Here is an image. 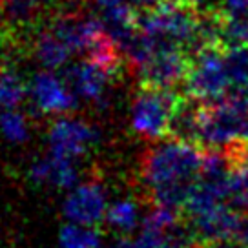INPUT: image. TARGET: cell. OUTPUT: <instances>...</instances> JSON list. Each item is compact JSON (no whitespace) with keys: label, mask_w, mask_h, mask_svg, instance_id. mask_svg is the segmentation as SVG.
<instances>
[{"label":"cell","mask_w":248,"mask_h":248,"mask_svg":"<svg viewBox=\"0 0 248 248\" xmlns=\"http://www.w3.org/2000/svg\"><path fill=\"white\" fill-rule=\"evenodd\" d=\"M123 2L137 15H144V13H150L154 9L161 8L166 0H123Z\"/></svg>","instance_id":"ffe728a7"},{"label":"cell","mask_w":248,"mask_h":248,"mask_svg":"<svg viewBox=\"0 0 248 248\" xmlns=\"http://www.w3.org/2000/svg\"><path fill=\"white\" fill-rule=\"evenodd\" d=\"M71 49L62 42L49 28L39 31L33 39V57L46 70H59L66 66L71 57Z\"/></svg>","instance_id":"4fadbf2b"},{"label":"cell","mask_w":248,"mask_h":248,"mask_svg":"<svg viewBox=\"0 0 248 248\" xmlns=\"http://www.w3.org/2000/svg\"><path fill=\"white\" fill-rule=\"evenodd\" d=\"M30 97L33 104L47 115H66L77 108V95L66 78L53 70L39 71L30 82Z\"/></svg>","instance_id":"ba28073f"},{"label":"cell","mask_w":248,"mask_h":248,"mask_svg":"<svg viewBox=\"0 0 248 248\" xmlns=\"http://www.w3.org/2000/svg\"><path fill=\"white\" fill-rule=\"evenodd\" d=\"M0 133L9 142H24L30 139V126L26 117L16 108L0 111Z\"/></svg>","instance_id":"e0dca14e"},{"label":"cell","mask_w":248,"mask_h":248,"mask_svg":"<svg viewBox=\"0 0 248 248\" xmlns=\"http://www.w3.org/2000/svg\"><path fill=\"white\" fill-rule=\"evenodd\" d=\"M245 217H247L245 212L221 204L204 214L188 217L186 221L192 226L197 243L206 245V243H217V241L239 239Z\"/></svg>","instance_id":"9c48e42d"},{"label":"cell","mask_w":248,"mask_h":248,"mask_svg":"<svg viewBox=\"0 0 248 248\" xmlns=\"http://www.w3.org/2000/svg\"><path fill=\"white\" fill-rule=\"evenodd\" d=\"M26 92H30V88L18 71L11 64L4 66L0 70V111L16 108L24 101Z\"/></svg>","instance_id":"9a60e30c"},{"label":"cell","mask_w":248,"mask_h":248,"mask_svg":"<svg viewBox=\"0 0 248 248\" xmlns=\"http://www.w3.org/2000/svg\"><path fill=\"white\" fill-rule=\"evenodd\" d=\"M217 9L225 18H248V0H219Z\"/></svg>","instance_id":"ac0fdd59"},{"label":"cell","mask_w":248,"mask_h":248,"mask_svg":"<svg viewBox=\"0 0 248 248\" xmlns=\"http://www.w3.org/2000/svg\"><path fill=\"white\" fill-rule=\"evenodd\" d=\"M248 111L228 99L217 102H202L201 137L199 146L210 150H225L247 139Z\"/></svg>","instance_id":"277c9868"},{"label":"cell","mask_w":248,"mask_h":248,"mask_svg":"<svg viewBox=\"0 0 248 248\" xmlns=\"http://www.w3.org/2000/svg\"><path fill=\"white\" fill-rule=\"evenodd\" d=\"M61 248H102V237L97 226L66 223L59 232Z\"/></svg>","instance_id":"2e32d148"},{"label":"cell","mask_w":248,"mask_h":248,"mask_svg":"<svg viewBox=\"0 0 248 248\" xmlns=\"http://www.w3.org/2000/svg\"><path fill=\"white\" fill-rule=\"evenodd\" d=\"M190 70V57L183 49H155L135 68V75L142 88L173 90V86L185 82Z\"/></svg>","instance_id":"5b68a950"},{"label":"cell","mask_w":248,"mask_h":248,"mask_svg":"<svg viewBox=\"0 0 248 248\" xmlns=\"http://www.w3.org/2000/svg\"><path fill=\"white\" fill-rule=\"evenodd\" d=\"M225 150L230 154L235 168H241L248 173V140H239V142H235Z\"/></svg>","instance_id":"d6986e66"},{"label":"cell","mask_w":248,"mask_h":248,"mask_svg":"<svg viewBox=\"0 0 248 248\" xmlns=\"http://www.w3.org/2000/svg\"><path fill=\"white\" fill-rule=\"evenodd\" d=\"M245 214H247V216H248V204H247V210H245Z\"/></svg>","instance_id":"cb8c5ba5"},{"label":"cell","mask_w":248,"mask_h":248,"mask_svg":"<svg viewBox=\"0 0 248 248\" xmlns=\"http://www.w3.org/2000/svg\"><path fill=\"white\" fill-rule=\"evenodd\" d=\"M95 130L82 119L68 115L59 117L47 133L49 154L77 163L78 157H82L95 142Z\"/></svg>","instance_id":"52a82bcc"},{"label":"cell","mask_w":248,"mask_h":248,"mask_svg":"<svg viewBox=\"0 0 248 248\" xmlns=\"http://www.w3.org/2000/svg\"><path fill=\"white\" fill-rule=\"evenodd\" d=\"M30 179L35 185H47L61 190H71L78 185V171L75 161L62 159L53 154H47L37 159L30 168Z\"/></svg>","instance_id":"8fae6325"},{"label":"cell","mask_w":248,"mask_h":248,"mask_svg":"<svg viewBox=\"0 0 248 248\" xmlns=\"http://www.w3.org/2000/svg\"><path fill=\"white\" fill-rule=\"evenodd\" d=\"M108 206L109 202L104 186L97 179H90L71 188L62 202V214L70 223L99 226L102 221H106Z\"/></svg>","instance_id":"8992f818"},{"label":"cell","mask_w":248,"mask_h":248,"mask_svg":"<svg viewBox=\"0 0 248 248\" xmlns=\"http://www.w3.org/2000/svg\"><path fill=\"white\" fill-rule=\"evenodd\" d=\"M13 44V35L11 30H6L0 33V70L8 66V49Z\"/></svg>","instance_id":"44dd1931"},{"label":"cell","mask_w":248,"mask_h":248,"mask_svg":"<svg viewBox=\"0 0 248 248\" xmlns=\"http://www.w3.org/2000/svg\"><path fill=\"white\" fill-rule=\"evenodd\" d=\"M106 223H108L113 230H117L123 235H128L137 230V226L140 223V210L139 204L130 199H117L108 206L106 212Z\"/></svg>","instance_id":"5bb4252c"},{"label":"cell","mask_w":248,"mask_h":248,"mask_svg":"<svg viewBox=\"0 0 248 248\" xmlns=\"http://www.w3.org/2000/svg\"><path fill=\"white\" fill-rule=\"evenodd\" d=\"M202 154L197 144L168 139L148 150L140 163V177L157 206L183 210L199 181Z\"/></svg>","instance_id":"6da1fadb"},{"label":"cell","mask_w":248,"mask_h":248,"mask_svg":"<svg viewBox=\"0 0 248 248\" xmlns=\"http://www.w3.org/2000/svg\"><path fill=\"white\" fill-rule=\"evenodd\" d=\"M247 139H248V128H247Z\"/></svg>","instance_id":"d4e9b609"},{"label":"cell","mask_w":248,"mask_h":248,"mask_svg":"<svg viewBox=\"0 0 248 248\" xmlns=\"http://www.w3.org/2000/svg\"><path fill=\"white\" fill-rule=\"evenodd\" d=\"M186 95L199 102H217L230 90L225 64V46L204 47L190 57V70L185 78Z\"/></svg>","instance_id":"7a4b0ae2"},{"label":"cell","mask_w":248,"mask_h":248,"mask_svg":"<svg viewBox=\"0 0 248 248\" xmlns=\"http://www.w3.org/2000/svg\"><path fill=\"white\" fill-rule=\"evenodd\" d=\"M6 30H8V26H6V20H4V9H2V0H0V33Z\"/></svg>","instance_id":"603a6c76"},{"label":"cell","mask_w":248,"mask_h":248,"mask_svg":"<svg viewBox=\"0 0 248 248\" xmlns=\"http://www.w3.org/2000/svg\"><path fill=\"white\" fill-rule=\"evenodd\" d=\"M181 95L173 90L142 88L132 104V130L142 139L163 140L170 135V123L173 109Z\"/></svg>","instance_id":"3957f363"},{"label":"cell","mask_w":248,"mask_h":248,"mask_svg":"<svg viewBox=\"0 0 248 248\" xmlns=\"http://www.w3.org/2000/svg\"><path fill=\"white\" fill-rule=\"evenodd\" d=\"M197 248H248L247 243L237 239L230 241H217V243H206V245H199Z\"/></svg>","instance_id":"7402d4cb"},{"label":"cell","mask_w":248,"mask_h":248,"mask_svg":"<svg viewBox=\"0 0 248 248\" xmlns=\"http://www.w3.org/2000/svg\"><path fill=\"white\" fill-rule=\"evenodd\" d=\"M55 2L57 0H2L8 30H26L35 26Z\"/></svg>","instance_id":"7c38bea8"},{"label":"cell","mask_w":248,"mask_h":248,"mask_svg":"<svg viewBox=\"0 0 248 248\" xmlns=\"http://www.w3.org/2000/svg\"><path fill=\"white\" fill-rule=\"evenodd\" d=\"M117 73H119L117 70H111L101 62L84 59L73 64L64 78L68 80V84L71 86L77 97H82L86 101H92L101 106L106 104L109 86Z\"/></svg>","instance_id":"30bf717a"}]
</instances>
